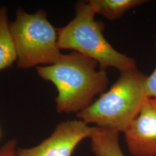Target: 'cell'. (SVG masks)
Listing matches in <instances>:
<instances>
[{"label": "cell", "mask_w": 156, "mask_h": 156, "mask_svg": "<svg viewBox=\"0 0 156 156\" xmlns=\"http://www.w3.org/2000/svg\"><path fill=\"white\" fill-rule=\"evenodd\" d=\"M93 59L77 52L62 55L55 64L38 66V75L54 84L58 91L55 102L58 113H77L91 104L108 84L105 70L97 69Z\"/></svg>", "instance_id": "1"}, {"label": "cell", "mask_w": 156, "mask_h": 156, "mask_svg": "<svg viewBox=\"0 0 156 156\" xmlns=\"http://www.w3.org/2000/svg\"><path fill=\"white\" fill-rule=\"evenodd\" d=\"M147 75L136 68L120 73L111 89L77 113L84 123L124 133L138 115L145 101Z\"/></svg>", "instance_id": "2"}, {"label": "cell", "mask_w": 156, "mask_h": 156, "mask_svg": "<svg viewBox=\"0 0 156 156\" xmlns=\"http://www.w3.org/2000/svg\"><path fill=\"white\" fill-rule=\"evenodd\" d=\"M95 15L88 2H78L74 19L57 30L59 49H71L91 58L101 69L113 67L122 73L136 69L134 58L117 51L106 41L103 24L95 20Z\"/></svg>", "instance_id": "3"}, {"label": "cell", "mask_w": 156, "mask_h": 156, "mask_svg": "<svg viewBox=\"0 0 156 156\" xmlns=\"http://www.w3.org/2000/svg\"><path fill=\"white\" fill-rule=\"evenodd\" d=\"M9 28L19 68L51 65L62 57L57 46V31L48 20L45 12L39 11L30 15L19 9Z\"/></svg>", "instance_id": "4"}, {"label": "cell", "mask_w": 156, "mask_h": 156, "mask_svg": "<svg viewBox=\"0 0 156 156\" xmlns=\"http://www.w3.org/2000/svg\"><path fill=\"white\" fill-rule=\"evenodd\" d=\"M94 130L95 126L90 127L80 120L64 121L39 145L17 149L16 156H72L78 145L83 140L90 139Z\"/></svg>", "instance_id": "5"}, {"label": "cell", "mask_w": 156, "mask_h": 156, "mask_svg": "<svg viewBox=\"0 0 156 156\" xmlns=\"http://www.w3.org/2000/svg\"><path fill=\"white\" fill-rule=\"evenodd\" d=\"M123 133L133 156H156V99H146L138 115Z\"/></svg>", "instance_id": "6"}, {"label": "cell", "mask_w": 156, "mask_h": 156, "mask_svg": "<svg viewBox=\"0 0 156 156\" xmlns=\"http://www.w3.org/2000/svg\"><path fill=\"white\" fill-rule=\"evenodd\" d=\"M118 131L95 126L90 138L91 148L95 156H125L119 144Z\"/></svg>", "instance_id": "7"}, {"label": "cell", "mask_w": 156, "mask_h": 156, "mask_svg": "<svg viewBox=\"0 0 156 156\" xmlns=\"http://www.w3.org/2000/svg\"><path fill=\"white\" fill-rule=\"evenodd\" d=\"M17 60L16 51L8 22L5 7L0 8V71Z\"/></svg>", "instance_id": "8"}, {"label": "cell", "mask_w": 156, "mask_h": 156, "mask_svg": "<svg viewBox=\"0 0 156 156\" xmlns=\"http://www.w3.org/2000/svg\"><path fill=\"white\" fill-rule=\"evenodd\" d=\"M144 0H90V5L96 14H100L109 20L122 16L129 9L144 4Z\"/></svg>", "instance_id": "9"}, {"label": "cell", "mask_w": 156, "mask_h": 156, "mask_svg": "<svg viewBox=\"0 0 156 156\" xmlns=\"http://www.w3.org/2000/svg\"><path fill=\"white\" fill-rule=\"evenodd\" d=\"M156 48V42L155 43ZM145 93L147 98L156 99V68L145 81Z\"/></svg>", "instance_id": "10"}, {"label": "cell", "mask_w": 156, "mask_h": 156, "mask_svg": "<svg viewBox=\"0 0 156 156\" xmlns=\"http://www.w3.org/2000/svg\"><path fill=\"white\" fill-rule=\"evenodd\" d=\"M17 149L16 140H9L0 148V156H16Z\"/></svg>", "instance_id": "11"}, {"label": "cell", "mask_w": 156, "mask_h": 156, "mask_svg": "<svg viewBox=\"0 0 156 156\" xmlns=\"http://www.w3.org/2000/svg\"><path fill=\"white\" fill-rule=\"evenodd\" d=\"M1 128H0V139H1Z\"/></svg>", "instance_id": "12"}]
</instances>
